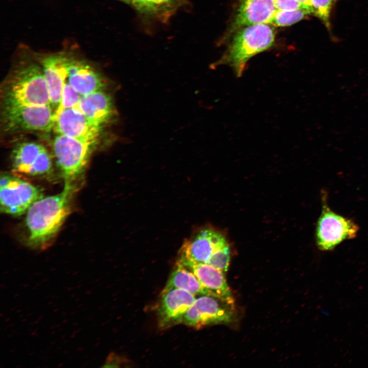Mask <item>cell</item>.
Segmentation results:
<instances>
[{
    "mask_svg": "<svg viewBox=\"0 0 368 368\" xmlns=\"http://www.w3.org/2000/svg\"><path fill=\"white\" fill-rule=\"evenodd\" d=\"M77 188L65 183L59 193L36 201L26 212L28 243L31 247L47 248L56 237L71 210V200Z\"/></svg>",
    "mask_w": 368,
    "mask_h": 368,
    "instance_id": "obj_1",
    "label": "cell"
},
{
    "mask_svg": "<svg viewBox=\"0 0 368 368\" xmlns=\"http://www.w3.org/2000/svg\"><path fill=\"white\" fill-rule=\"evenodd\" d=\"M2 98L4 107L51 106L42 68L31 64L15 71L4 82Z\"/></svg>",
    "mask_w": 368,
    "mask_h": 368,
    "instance_id": "obj_2",
    "label": "cell"
},
{
    "mask_svg": "<svg viewBox=\"0 0 368 368\" xmlns=\"http://www.w3.org/2000/svg\"><path fill=\"white\" fill-rule=\"evenodd\" d=\"M275 35L274 28L265 24L246 26L237 32L227 53L218 62L231 66L240 77L250 58L272 46Z\"/></svg>",
    "mask_w": 368,
    "mask_h": 368,
    "instance_id": "obj_3",
    "label": "cell"
},
{
    "mask_svg": "<svg viewBox=\"0 0 368 368\" xmlns=\"http://www.w3.org/2000/svg\"><path fill=\"white\" fill-rule=\"evenodd\" d=\"M97 143L57 134L53 149L65 183L75 184L84 172Z\"/></svg>",
    "mask_w": 368,
    "mask_h": 368,
    "instance_id": "obj_4",
    "label": "cell"
},
{
    "mask_svg": "<svg viewBox=\"0 0 368 368\" xmlns=\"http://www.w3.org/2000/svg\"><path fill=\"white\" fill-rule=\"evenodd\" d=\"M54 114L50 105L4 107V129L10 133L49 131L53 128Z\"/></svg>",
    "mask_w": 368,
    "mask_h": 368,
    "instance_id": "obj_5",
    "label": "cell"
},
{
    "mask_svg": "<svg viewBox=\"0 0 368 368\" xmlns=\"http://www.w3.org/2000/svg\"><path fill=\"white\" fill-rule=\"evenodd\" d=\"M321 213L316 227V241L323 251L333 249L342 242L355 238L358 226L352 220L333 212L323 198Z\"/></svg>",
    "mask_w": 368,
    "mask_h": 368,
    "instance_id": "obj_6",
    "label": "cell"
},
{
    "mask_svg": "<svg viewBox=\"0 0 368 368\" xmlns=\"http://www.w3.org/2000/svg\"><path fill=\"white\" fill-rule=\"evenodd\" d=\"M0 184L1 210L5 214L21 215L43 197L39 188L16 176L4 174Z\"/></svg>",
    "mask_w": 368,
    "mask_h": 368,
    "instance_id": "obj_7",
    "label": "cell"
},
{
    "mask_svg": "<svg viewBox=\"0 0 368 368\" xmlns=\"http://www.w3.org/2000/svg\"><path fill=\"white\" fill-rule=\"evenodd\" d=\"M233 304L212 295H201L188 310L182 323L196 329L228 323L233 318Z\"/></svg>",
    "mask_w": 368,
    "mask_h": 368,
    "instance_id": "obj_8",
    "label": "cell"
},
{
    "mask_svg": "<svg viewBox=\"0 0 368 368\" xmlns=\"http://www.w3.org/2000/svg\"><path fill=\"white\" fill-rule=\"evenodd\" d=\"M11 156L12 169L16 174L36 176L47 175L51 172V155L40 144H20L13 150Z\"/></svg>",
    "mask_w": 368,
    "mask_h": 368,
    "instance_id": "obj_9",
    "label": "cell"
},
{
    "mask_svg": "<svg viewBox=\"0 0 368 368\" xmlns=\"http://www.w3.org/2000/svg\"><path fill=\"white\" fill-rule=\"evenodd\" d=\"M53 129L57 134L94 143H97L102 130L77 107L54 113Z\"/></svg>",
    "mask_w": 368,
    "mask_h": 368,
    "instance_id": "obj_10",
    "label": "cell"
},
{
    "mask_svg": "<svg viewBox=\"0 0 368 368\" xmlns=\"http://www.w3.org/2000/svg\"><path fill=\"white\" fill-rule=\"evenodd\" d=\"M227 245L225 237L220 232L213 228H204L185 242L179 260L208 263L214 252Z\"/></svg>",
    "mask_w": 368,
    "mask_h": 368,
    "instance_id": "obj_11",
    "label": "cell"
},
{
    "mask_svg": "<svg viewBox=\"0 0 368 368\" xmlns=\"http://www.w3.org/2000/svg\"><path fill=\"white\" fill-rule=\"evenodd\" d=\"M195 296L178 288L162 292L157 310L159 327L165 328L182 323L187 311L196 300Z\"/></svg>",
    "mask_w": 368,
    "mask_h": 368,
    "instance_id": "obj_12",
    "label": "cell"
},
{
    "mask_svg": "<svg viewBox=\"0 0 368 368\" xmlns=\"http://www.w3.org/2000/svg\"><path fill=\"white\" fill-rule=\"evenodd\" d=\"M177 263L192 271L212 296L234 303L224 272L207 263H193L179 259Z\"/></svg>",
    "mask_w": 368,
    "mask_h": 368,
    "instance_id": "obj_13",
    "label": "cell"
},
{
    "mask_svg": "<svg viewBox=\"0 0 368 368\" xmlns=\"http://www.w3.org/2000/svg\"><path fill=\"white\" fill-rule=\"evenodd\" d=\"M70 61V59L65 56L55 55L47 57L42 62V70L51 106L55 108V110L59 105L62 90L67 79Z\"/></svg>",
    "mask_w": 368,
    "mask_h": 368,
    "instance_id": "obj_14",
    "label": "cell"
},
{
    "mask_svg": "<svg viewBox=\"0 0 368 368\" xmlns=\"http://www.w3.org/2000/svg\"><path fill=\"white\" fill-rule=\"evenodd\" d=\"M77 107L91 123L102 128L116 115L112 98L103 90L82 96Z\"/></svg>",
    "mask_w": 368,
    "mask_h": 368,
    "instance_id": "obj_15",
    "label": "cell"
},
{
    "mask_svg": "<svg viewBox=\"0 0 368 368\" xmlns=\"http://www.w3.org/2000/svg\"><path fill=\"white\" fill-rule=\"evenodd\" d=\"M277 10L275 0H242L234 26L271 24Z\"/></svg>",
    "mask_w": 368,
    "mask_h": 368,
    "instance_id": "obj_16",
    "label": "cell"
},
{
    "mask_svg": "<svg viewBox=\"0 0 368 368\" xmlns=\"http://www.w3.org/2000/svg\"><path fill=\"white\" fill-rule=\"evenodd\" d=\"M67 81L81 96L103 90L105 86L103 78L90 66L73 60L70 61Z\"/></svg>",
    "mask_w": 368,
    "mask_h": 368,
    "instance_id": "obj_17",
    "label": "cell"
},
{
    "mask_svg": "<svg viewBox=\"0 0 368 368\" xmlns=\"http://www.w3.org/2000/svg\"><path fill=\"white\" fill-rule=\"evenodd\" d=\"M176 288L184 289L194 295H212L192 271L178 263L162 292Z\"/></svg>",
    "mask_w": 368,
    "mask_h": 368,
    "instance_id": "obj_18",
    "label": "cell"
},
{
    "mask_svg": "<svg viewBox=\"0 0 368 368\" xmlns=\"http://www.w3.org/2000/svg\"><path fill=\"white\" fill-rule=\"evenodd\" d=\"M309 13L308 11L304 9L293 11L277 9L271 24L277 27L290 26L303 19Z\"/></svg>",
    "mask_w": 368,
    "mask_h": 368,
    "instance_id": "obj_19",
    "label": "cell"
},
{
    "mask_svg": "<svg viewBox=\"0 0 368 368\" xmlns=\"http://www.w3.org/2000/svg\"><path fill=\"white\" fill-rule=\"evenodd\" d=\"M178 0H129L140 10L150 13H158L172 5L175 4Z\"/></svg>",
    "mask_w": 368,
    "mask_h": 368,
    "instance_id": "obj_20",
    "label": "cell"
},
{
    "mask_svg": "<svg viewBox=\"0 0 368 368\" xmlns=\"http://www.w3.org/2000/svg\"><path fill=\"white\" fill-rule=\"evenodd\" d=\"M81 96L66 80L62 90L59 105L54 113L63 109L77 107Z\"/></svg>",
    "mask_w": 368,
    "mask_h": 368,
    "instance_id": "obj_21",
    "label": "cell"
},
{
    "mask_svg": "<svg viewBox=\"0 0 368 368\" xmlns=\"http://www.w3.org/2000/svg\"><path fill=\"white\" fill-rule=\"evenodd\" d=\"M229 261L230 251L228 244L214 252L207 264L225 272L228 269Z\"/></svg>",
    "mask_w": 368,
    "mask_h": 368,
    "instance_id": "obj_22",
    "label": "cell"
},
{
    "mask_svg": "<svg viewBox=\"0 0 368 368\" xmlns=\"http://www.w3.org/2000/svg\"><path fill=\"white\" fill-rule=\"evenodd\" d=\"M335 0H310L312 13L329 25V14Z\"/></svg>",
    "mask_w": 368,
    "mask_h": 368,
    "instance_id": "obj_23",
    "label": "cell"
},
{
    "mask_svg": "<svg viewBox=\"0 0 368 368\" xmlns=\"http://www.w3.org/2000/svg\"><path fill=\"white\" fill-rule=\"evenodd\" d=\"M275 4L278 10L293 11L304 9L310 13L308 10L297 0H275Z\"/></svg>",
    "mask_w": 368,
    "mask_h": 368,
    "instance_id": "obj_24",
    "label": "cell"
},
{
    "mask_svg": "<svg viewBox=\"0 0 368 368\" xmlns=\"http://www.w3.org/2000/svg\"><path fill=\"white\" fill-rule=\"evenodd\" d=\"M298 2H300L302 5L304 6L310 12V13H312V10L311 6V3L310 0H297Z\"/></svg>",
    "mask_w": 368,
    "mask_h": 368,
    "instance_id": "obj_25",
    "label": "cell"
},
{
    "mask_svg": "<svg viewBox=\"0 0 368 368\" xmlns=\"http://www.w3.org/2000/svg\"><path fill=\"white\" fill-rule=\"evenodd\" d=\"M126 1H128V2H129V0H126Z\"/></svg>",
    "mask_w": 368,
    "mask_h": 368,
    "instance_id": "obj_26",
    "label": "cell"
}]
</instances>
